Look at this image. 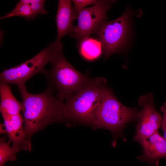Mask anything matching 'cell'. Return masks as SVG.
<instances>
[{
    "label": "cell",
    "mask_w": 166,
    "mask_h": 166,
    "mask_svg": "<svg viewBox=\"0 0 166 166\" xmlns=\"http://www.w3.org/2000/svg\"><path fill=\"white\" fill-rule=\"evenodd\" d=\"M22 100V111L26 139L46 126L65 121L64 103L56 97L54 90L49 86L42 93L28 92L25 84L17 85Z\"/></svg>",
    "instance_id": "cell-1"
},
{
    "label": "cell",
    "mask_w": 166,
    "mask_h": 166,
    "mask_svg": "<svg viewBox=\"0 0 166 166\" xmlns=\"http://www.w3.org/2000/svg\"><path fill=\"white\" fill-rule=\"evenodd\" d=\"M63 47L62 44L57 47L50 62L51 68L44 74L49 86L56 91V97L62 101L83 89L93 79L87 73L79 72L67 61Z\"/></svg>",
    "instance_id": "cell-2"
},
{
    "label": "cell",
    "mask_w": 166,
    "mask_h": 166,
    "mask_svg": "<svg viewBox=\"0 0 166 166\" xmlns=\"http://www.w3.org/2000/svg\"><path fill=\"white\" fill-rule=\"evenodd\" d=\"M139 111L121 103L107 87L94 111L93 125L110 130L116 139L127 123L136 120Z\"/></svg>",
    "instance_id": "cell-3"
},
{
    "label": "cell",
    "mask_w": 166,
    "mask_h": 166,
    "mask_svg": "<svg viewBox=\"0 0 166 166\" xmlns=\"http://www.w3.org/2000/svg\"><path fill=\"white\" fill-rule=\"evenodd\" d=\"M107 87L106 80L98 77L66 99L64 103L65 120L93 125L94 111Z\"/></svg>",
    "instance_id": "cell-4"
},
{
    "label": "cell",
    "mask_w": 166,
    "mask_h": 166,
    "mask_svg": "<svg viewBox=\"0 0 166 166\" xmlns=\"http://www.w3.org/2000/svg\"><path fill=\"white\" fill-rule=\"evenodd\" d=\"M132 13L127 9L118 18L103 22L94 33L101 43L105 59L120 51L127 44Z\"/></svg>",
    "instance_id": "cell-5"
},
{
    "label": "cell",
    "mask_w": 166,
    "mask_h": 166,
    "mask_svg": "<svg viewBox=\"0 0 166 166\" xmlns=\"http://www.w3.org/2000/svg\"><path fill=\"white\" fill-rule=\"evenodd\" d=\"M59 44H49L32 58L16 66L4 70L0 74V82L17 85L26 82L38 73L45 74V65L50 63Z\"/></svg>",
    "instance_id": "cell-6"
},
{
    "label": "cell",
    "mask_w": 166,
    "mask_h": 166,
    "mask_svg": "<svg viewBox=\"0 0 166 166\" xmlns=\"http://www.w3.org/2000/svg\"><path fill=\"white\" fill-rule=\"evenodd\" d=\"M114 1L100 0L93 6L81 10L77 15V25L74 26L69 35L78 43L93 34L98 26L106 21L107 13Z\"/></svg>",
    "instance_id": "cell-7"
},
{
    "label": "cell",
    "mask_w": 166,
    "mask_h": 166,
    "mask_svg": "<svg viewBox=\"0 0 166 166\" xmlns=\"http://www.w3.org/2000/svg\"><path fill=\"white\" fill-rule=\"evenodd\" d=\"M138 102L142 109L139 111L136 119V132L133 137V140L137 141L158 131L163 120L154 104L152 93L141 96Z\"/></svg>",
    "instance_id": "cell-8"
},
{
    "label": "cell",
    "mask_w": 166,
    "mask_h": 166,
    "mask_svg": "<svg viewBox=\"0 0 166 166\" xmlns=\"http://www.w3.org/2000/svg\"><path fill=\"white\" fill-rule=\"evenodd\" d=\"M142 148L137 158L142 162L158 166L160 160L166 158V140L158 131L137 141Z\"/></svg>",
    "instance_id": "cell-9"
},
{
    "label": "cell",
    "mask_w": 166,
    "mask_h": 166,
    "mask_svg": "<svg viewBox=\"0 0 166 166\" xmlns=\"http://www.w3.org/2000/svg\"><path fill=\"white\" fill-rule=\"evenodd\" d=\"M4 121V125L8 134L10 142H13L12 146L21 149L31 151V142L26 139L24 128L23 127V118L19 113L10 115L1 112Z\"/></svg>",
    "instance_id": "cell-10"
},
{
    "label": "cell",
    "mask_w": 166,
    "mask_h": 166,
    "mask_svg": "<svg viewBox=\"0 0 166 166\" xmlns=\"http://www.w3.org/2000/svg\"><path fill=\"white\" fill-rule=\"evenodd\" d=\"M72 1H58L57 11L56 15V22L57 30L56 39L54 42L60 43L62 38L69 34L73 27V22L77 17L72 6Z\"/></svg>",
    "instance_id": "cell-11"
},
{
    "label": "cell",
    "mask_w": 166,
    "mask_h": 166,
    "mask_svg": "<svg viewBox=\"0 0 166 166\" xmlns=\"http://www.w3.org/2000/svg\"><path fill=\"white\" fill-rule=\"evenodd\" d=\"M8 84L0 82V112L10 115L19 114L22 109V103L17 100Z\"/></svg>",
    "instance_id": "cell-12"
},
{
    "label": "cell",
    "mask_w": 166,
    "mask_h": 166,
    "mask_svg": "<svg viewBox=\"0 0 166 166\" xmlns=\"http://www.w3.org/2000/svg\"><path fill=\"white\" fill-rule=\"evenodd\" d=\"M78 47L80 55L88 61L97 59L103 53L102 44L100 41L89 37L78 43Z\"/></svg>",
    "instance_id": "cell-13"
},
{
    "label": "cell",
    "mask_w": 166,
    "mask_h": 166,
    "mask_svg": "<svg viewBox=\"0 0 166 166\" xmlns=\"http://www.w3.org/2000/svg\"><path fill=\"white\" fill-rule=\"evenodd\" d=\"M36 16L27 5L20 0L17 3L11 11L1 17L0 19L18 16L24 18L27 20H34Z\"/></svg>",
    "instance_id": "cell-14"
},
{
    "label": "cell",
    "mask_w": 166,
    "mask_h": 166,
    "mask_svg": "<svg viewBox=\"0 0 166 166\" xmlns=\"http://www.w3.org/2000/svg\"><path fill=\"white\" fill-rule=\"evenodd\" d=\"M10 142L6 143L3 138L0 140V166H3L8 161H13L16 159V153L21 149L10 146Z\"/></svg>",
    "instance_id": "cell-15"
},
{
    "label": "cell",
    "mask_w": 166,
    "mask_h": 166,
    "mask_svg": "<svg viewBox=\"0 0 166 166\" xmlns=\"http://www.w3.org/2000/svg\"><path fill=\"white\" fill-rule=\"evenodd\" d=\"M23 3L27 5L33 12L37 15L40 14H47L44 6L45 0H21Z\"/></svg>",
    "instance_id": "cell-16"
},
{
    "label": "cell",
    "mask_w": 166,
    "mask_h": 166,
    "mask_svg": "<svg viewBox=\"0 0 166 166\" xmlns=\"http://www.w3.org/2000/svg\"><path fill=\"white\" fill-rule=\"evenodd\" d=\"M100 0H73V8L75 12L77 17L78 13L81 10L85 8L88 5H94L98 3Z\"/></svg>",
    "instance_id": "cell-17"
},
{
    "label": "cell",
    "mask_w": 166,
    "mask_h": 166,
    "mask_svg": "<svg viewBox=\"0 0 166 166\" xmlns=\"http://www.w3.org/2000/svg\"><path fill=\"white\" fill-rule=\"evenodd\" d=\"M160 109L161 111L163 113L162 122L166 123V102L161 106Z\"/></svg>",
    "instance_id": "cell-18"
},
{
    "label": "cell",
    "mask_w": 166,
    "mask_h": 166,
    "mask_svg": "<svg viewBox=\"0 0 166 166\" xmlns=\"http://www.w3.org/2000/svg\"><path fill=\"white\" fill-rule=\"evenodd\" d=\"M161 127L163 132V137L166 140V123L162 122Z\"/></svg>",
    "instance_id": "cell-19"
}]
</instances>
